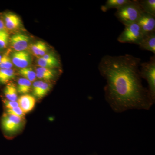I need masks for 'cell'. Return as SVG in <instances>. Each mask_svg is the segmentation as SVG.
<instances>
[{
	"label": "cell",
	"instance_id": "21",
	"mask_svg": "<svg viewBox=\"0 0 155 155\" xmlns=\"http://www.w3.org/2000/svg\"><path fill=\"white\" fill-rule=\"evenodd\" d=\"M19 73L22 77L31 82L34 81L37 78L36 73L31 68L28 67L20 69Z\"/></svg>",
	"mask_w": 155,
	"mask_h": 155
},
{
	"label": "cell",
	"instance_id": "10",
	"mask_svg": "<svg viewBox=\"0 0 155 155\" xmlns=\"http://www.w3.org/2000/svg\"><path fill=\"white\" fill-rule=\"evenodd\" d=\"M19 107L25 114L31 112L34 108L36 104L35 97L28 94H25L17 99Z\"/></svg>",
	"mask_w": 155,
	"mask_h": 155
},
{
	"label": "cell",
	"instance_id": "5",
	"mask_svg": "<svg viewBox=\"0 0 155 155\" xmlns=\"http://www.w3.org/2000/svg\"><path fill=\"white\" fill-rule=\"evenodd\" d=\"M25 118L4 113L1 119V127L5 135L17 133L24 126Z\"/></svg>",
	"mask_w": 155,
	"mask_h": 155
},
{
	"label": "cell",
	"instance_id": "24",
	"mask_svg": "<svg viewBox=\"0 0 155 155\" xmlns=\"http://www.w3.org/2000/svg\"><path fill=\"white\" fill-rule=\"evenodd\" d=\"M5 113L10 114V115L18 116V117L22 118H24L25 115V114L22 112L21 108L19 107L14 108V109H11V110H6Z\"/></svg>",
	"mask_w": 155,
	"mask_h": 155
},
{
	"label": "cell",
	"instance_id": "1",
	"mask_svg": "<svg viewBox=\"0 0 155 155\" xmlns=\"http://www.w3.org/2000/svg\"><path fill=\"white\" fill-rule=\"evenodd\" d=\"M140 58L130 54L105 55L98 69L106 81L105 98L112 110L121 113L130 110H148L154 104L142 83Z\"/></svg>",
	"mask_w": 155,
	"mask_h": 155
},
{
	"label": "cell",
	"instance_id": "12",
	"mask_svg": "<svg viewBox=\"0 0 155 155\" xmlns=\"http://www.w3.org/2000/svg\"><path fill=\"white\" fill-rule=\"evenodd\" d=\"M36 77L40 79L50 81L54 79L57 75L56 70L53 69L39 67L36 69Z\"/></svg>",
	"mask_w": 155,
	"mask_h": 155
},
{
	"label": "cell",
	"instance_id": "16",
	"mask_svg": "<svg viewBox=\"0 0 155 155\" xmlns=\"http://www.w3.org/2000/svg\"><path fill=\"white\" fill-rule=\"evenodd\" d=\"M138 2L143 13L155 16V0H138Z\"/></svg>",
	"mask_w": 155,
	"mask_h": 155
},
{
	"label": "cell",
	"instance_id": "18",
	"mask_svg": "<svg viewBox=\"0 0 155 155\" xmlns=\"http://www.w3.org/2000/svg\"><path fill=\"white\" fill-rule=\"evenodd\" d=\"M17 92L21 94H26L31 91V81L24 78H19L17 81Z\"/></svg>",
	"mask_w": 155,
	"mask_h": 155
},
{
	"label": "cell",
	"instance_id": "11",
	"mask_svg": "<svg viewBox=\"0 0 155 155\" xmlns=\"http://www.w3.org/2000/svg\"><path fill=\"white\" fill-rule=\"evenodd\" d=\"M138 45L141 50L149 51L155 54V31L145 35Z\"/></svg>",
	"mask_w": 155,
	"mask_h": 155
},
{
	"label": "cell",
	"instance_id": "20",
	"mask_svg": "<svg viewBox=\"0 0 155 155\" xmlns=\"http://www.w3.org/2000/svg\"><path fill=\"white\" fill-rule=\"evenodd\" d=\"M37 62L39 67L48 68V69H53L60 66L59 61H50V60L44 59L42 57L39 58Z\"/></svg>",
	"mask_w": 155,
	"mask_h": 155
},
{
	"label": "cell",
	"instance_id": "25",
	"mask_svg": "<svg viewBox=\"0 0 155 155\" xmlns=\"http://www.w3.org/2000/svg\"><path fill=\"white\" fill-rule=\"evenodd\" d=\"M3 102L6 110H11L19 107V104L17 101H10L5 99L3 100Z\"/></svg>",
	"mask_w": 155,
	"mask_h": 155
},
{
	"label": "cell",
	"instance_id": "14",
	"mask_svg": "<svg viewBox=\"0 0 155 155\" xmlns=\"http://www.w3.org/2000/svg\"><path fill=\"white\" fill-rule=\"evenodd\" d=\"M130 0H107L104 5L101 6V9L103 12H106L112 9L118 10L129 2Z\"/></svg>",
	"mask_w": 155,
	"mask_h": 155
},
{
	"label": "cell",
	"instance_id": "7",
	"mask_svg": "<svg viewBox=\"0 0 155 155\" xmlns=\"http://www.w3.org/2000/svg\"><path fill=\"white\" fill-rule=\"evenodd\" d=\"M29 41V38L22 34L14 35L10 38L11 47L17 52L25 51L28 47Z\"/></svg>",
	"mask_w": 155,
	"mask_h": 155
},
{
	"label": "cell",
	"instance_id": "22",
	"mask_svg": "<svg viewBox=\"0 0 155 155\" xmlns=\"http://www.w3.org/2000/svg\"><path fill=\"white\" fill-rule=\"evenodd\" d=\"M13 64L11 58L9 56L8 53H5L2 56L0 62V69H11L13 67Z\"/></svg>",
	"mask_w": 155,
	"mask_h": 155
},
{
	"label": "cell",
	"instance_id": "3",
	"mask_svg": "<svg viewBox=\"0 0 155 155\" xmlns=\"http://www.w3.org/2000/svg\"><path fill=\"white\" fill-rule=\"evenodd\" d=\"M140 75L141 78L145 79L148 84L149 91L154 101H155V56H152L148 62L140 64Z\"/></svg>",
	"mask_w": 155,
	"mask_h": 155
},
{
	"label": "cell",
	"instance_id": "6",
	"mask_svg": "<svg viewBox=\"0 0 155 155\" xmlns=\"http://www.w3.org/2000/svg\"><path fill=\"white\" fill-rule=\"evenodd\" d=\"M137 23L144 35L155 31V16L143 13Z\"/></svg>",
	"mask_w": 155,
	"mask_h": 155
},
{
	"label": "cell",
	"instance_id": "4",
	"mask_svg": "<svg viewBox=\"0 0 155 155\" xmlns=\"http://www.w3.org/2000/svg\"><path fill=\"white\" fill-rule=\"evenodd\" d=\"M144 35L139 25L135 22L125 26L124 30L117 38V41L122 43L138 45Z\"/></svg>",
	"mask_w": 155,
	"mask_h": 155
},
{
	"label": "cell",
	"instance_id": "13",
	"mask_svg": "<svg viewBox=\"0 0 155 155\" xmlns=\"http://www.w3.org/2000/svg\"><path fill=\"white\" fill-rule=\"evenodd\" d=\"M6 27L9 30H14L18 28L21 24V20L15 14H8L5 17Z\"/></svg>",
	"mask_w": 155,
	"mask_h": 155
},
{
	"label": "cell",
	"instance_id": "23",
	"mask_svg": "<svg viewBox=\"0 0 155 155\" xmlns=\"http://www.w3.org/2000/svg\"><path fill=\"white\" fill-rule=\"evenodd\" d=\"M9 34L5 30L0 31V49L7 46L9 41Z\"/></svg>",
	"mask_w": 155,
	"mask_h": 155
},
{
	"label": "cell",
	"instance_id": "27",
	"mask_svg": "<svg viewBox=\"0 0 155 155\" xmlns=\"http://www.w3.org/2000/svg\"><path fill=\"white\" fill-rule=\"evenodd\" d=\"M2 56H1V55H0V62H1V59H2Z\"/></svg>",
	"mask_w": 155,
	"mask_h": 155
},
{
	"label": "cell",
	"instance_id": "17",
	"mask_svg": "<svg viewBox=\"0 0 155 155\" xmlns=\"http://www.w3.org/2000/svg\"><path fill=\"white\" fill-rule=\"evenodd\" d=\"M31 50L35 56L42 57L46 54L48 48L45 42L38 41L31 46Z\"/></svg>",
	"mask_w": 155,
	"mask_h": 155
},
{
	"label": "cell",
	"instance_id": "19",
	"mask_svg": "<svg viewBox=\"0 0 155 155\" xmlns=\"http://www.w3.org/2000/svg\"><path fill=\"white\" fill-rule=\"evenodd\" d=\"M15 77L14 70L12 69H0V84H5Z\"/></svg>",
	"mask_w": 155,
	"mask_h": 155
},
{
	"label": "cell",
	"instance_id": "2",
	"mask_svg": "<svg viewBox=\"0 0 155 155\" xmlns=\"http://www.w3.org/2000/svg\"><path fill=\"white\" fill-rule=\"evenodd\" d=\"M143 13L138 0H130L129 2L116 10L115 16L126 26L137 22Z\"/></svg>",
	"mask_w": 155,
	"mask_h": 155
},
{
	"label": "cell",
	"instance_id": "9",
	"mask_svg": "<svg viewBox=\"0 0 155 155\" xmlns=\"http://www.w3.org/2000/svg\"><path fill=\"white\" fill-rule=\"evenodd\" d=\"M33 95L38 99H41L48 94L51 88V84L43 81H38L32 87Z\"/></svg>",
	"mask_w": 155,
	"mask_h": 155
},
{
	"label": "cell",
	"instance_id": "15",
	"mask_svg": "<svg viewBox=\"0 0 155 155\" xmlns=\"http://www.w3.org/2000/svg\"><path fill=\"white\" fill-rule=\"evenodd\" d=\"M4 93L6 99L10 101H17L18 99L17 88L14 84L8 83L4 89Z\"/></svg>",
	"mask_w": 155,
	"mask_h": 155
},
{
	"label": "cell",
	"instance_id": "8",
	"mask_svg": "<svg viewBox=\"0 0 155 155\" xmlns=\"http://www.w3.org/2000/svg\"><path fill=\"white\" fill-rule=\"evenodd\" d=\"M12 63L20 69L26 68L30 64L31 58L29 54L25 51H15L12 54Z\"/></svg>",
	"mask_w": 155,
	"mask_h": 155
},
{
	"label": "cell",
	"instance_id": "26",
	"mask_svg": "<svg viewBox=\"0 0 155 155\" xmlns=\"http://www.w3.org/2000/svg\"><path fill=\"white\" fill-rule=\"evenodd\" d=\"M5 25H4V22L2 19H0V31L4 30Z\"/></svg>",
	"mask_w": 155,
	"mask_h": 155
}]
</instances>
